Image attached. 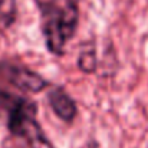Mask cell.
<instances>
[{
	"label": "cell",
	"mask_w": 148,
	"mask_h": 148,
	"mask_svg": "<svg viewBox=\"0 0 148 148\" xmlns=\"http://www.w3.org/2000/svg\"><path fill=\"white\" fill-rule=\"evenodd\" d=\"M19 14L17 0H0V33H6L16 23Z\"/></svg>",
	"instance_id": "obj_5"
},
{
	"label": "cell",
	"mask_w": 148,
	"mask_h": 148,
	"mask_svg": "<svg viewBox=\"0 0 148 148\" xmlns=\"http://www.w3.org/2000/svg\"><path fill=\"white\" fill-rule=\"evenodd\" d=\"M48 103L53 114L63 122L72 124L78 116V103L73 97L60 85H52L48 91Z\"/></svg>",
	"instance_id": "obj_4"
},
{
	"label": "cell",
	"mask_w": 148,
	"mask_h": 148,
	"mask_svg": "<svg viewBox=\"0 0 148 148\" xmlns=\"http://www.w3.org/2000/svg\"><path fill=\"white\" fill-rule=\"evenodd\" d=\"M76 65L79 68V71H82L84 73H95L97 66H98V60H97V50L94 46L88 48V49H81L78 55V60Z\"/></svg>",
	"instance_id": "obj_6"
},
{
	"label": "cell",
	"mask_w": 148,
	"mask_h": 148,
	"mask_svg": "<svg viewBox=\"0 0 148 148\" xmlns=\"http://www.w3.org/2000/svg\"><path fill=\"white\" fill-rule=\"evenodd\" d=\"M0 118L9 135L22 140L27 148H56L38 119V103L29 95L0 86Z\"/></svg>",
	"instance_id": "obj_1"
},
{
	"label": "cell",
	"mask_w": 148,
	"mask_h": 148,
	"mask_svg": "<svg viewBox=\"0 0 148 148\" xmlns=\"http://www.w3.org/2000/svg\"><path fill=\"white\" fill-rule=\"evenodd\" d=\"M0 148H27V145H26L22 140L9 135V137H6V138L3 140Z\"/></svg>",
	"instance_id": "obj_7"
},
{
	"label": "cell",
	"mask_w": 148,
	"mask_h": 148,
	"mask_svg": "<svg viewBox=\"0 0 148 148\" xmlns=\"http://www.w3.org/2000/svg\"><path fill=\"white\" fill-rule=\"evenodd\" d=\"M0 79L23 95L39 94L52 86V84L43 75L33 71L27 65L12 59L0 60Z\"/></svg>",
	"instance_id": "obj_3"
},
{
	"label": "cell",
	"mask_w": 148,
	"mask_h": 148,
	"mask_svg": "<svg viewBox=\"0 0 148 148\" xmlns=\"http://www.w3.org/2000/svg\"><path fill=\"white\" fill-rule=\"evenodd\" d=\"M39 10L40 32L49 53L62 56L75 38L81 20L78 0H33Z\"/></svg>",
	"instance_id": "obj_2"
}]
</instances>
